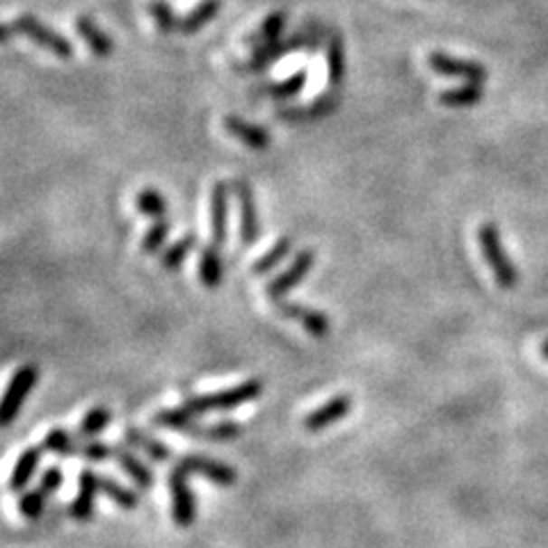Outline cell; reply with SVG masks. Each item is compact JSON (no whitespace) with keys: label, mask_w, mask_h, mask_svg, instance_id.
<instances>
[{"label":"cell","mask_w":548,"mask_h":548,"mask_svg":"<svg viewBox=\"0 0 548 548\" xmlns=\"http://www.w3.org/2000/svg\"><path fill=\"white\" fill-rule=\"evenodd\" d=\"M477 241H480L482 256H485L487 265L494 272V279L498 281L500 288H515L519 284V269L512 263L510 256H507L505 247L500 242V231L498 226L485 222L477 231Z\"/></svg>","instance_id":"cell-1"},{"label":"cell","mask_w":548,"mask_h":548,"mask_svg":"<svg viewBox=\"0 0 548 548\" xmlns=\"http://www.w3.org/2000/svg\"><path fill=\"white\" fill-rule=\"evenodd\" d=\"M263 393V382L260 380H247L242 384L224 389L220 393L211 395H197L190 398L183 407L193 411V414H206V411H231V409L242 407V404L251 402Z\"/></svg>","instance_id":"cell-2"},{"label":"cell","mask_w":548,"mask_h":548,"mask_svg":"<svg viewBox=\"0 0 548 548\" xmlns=\"http://www.w3.org/2000/svg\"><path fill=\"white\" fill-rule=\"evenodd\" d=\"M37 380H39V371L37 365L33 364L21 365L19 371L12 375L5 393L0 398V428H10V425L14 423V419L19 416L21 407H24L25 398H28L30 391L34 389Z\"/></svg>","instance_id":"cell-3"},{"label":"cell","mask_w":548,"mask_h":548,"mask_svg":"<svg viewBox=\"0 0 548 548\" xmlns=\"http://www.w3.org/2000/svg\"><path fill=\"white\" fill-rule=\"evenodd\" d=\"M12 28L16 30L19 34L28 37L30 42L46 49L49 53H53L55 58L60 60H69L73 58V46L67 37H62L60 33H55L53 28H49L46 24L37 19L33 14H19L14 21H12Z\"/></svg>","instance_id":"cell-4"},{"label":"cell","mask_w":548,"mask_h":548,"mask_svg":"<svg viewBox=\"0 0 548 548\" xmlns=\"http://www.w3.org/2000/svg\"><path fill=\"white\" fill-rule=\"evenodd\" d=\"M169 491H172V516L174 524L181 528H188L197 519V505H194V496L188 485V473L181 467H174L169 473Z\"/></svg>","instance_id":"cell-5"},{"label":"cell","mask_w":548,"mask_h":548,"mask_svg":"<svg viewBox=\"0 0 548 548\" xmlns=\"http://www.w3.org/2000/svg\"><path fill=\"white\" fill-rule=\"evenodd\" d=\"M316 265V251L313 250H304L299 251L298 256L293 259V263L279 274V277H274L272 281L268 284L265 293H268L269 299H281L290 288H295L298 284H302L304 277L313 269Z\"/></svg>","instance_id":"cell-6"},{"label":"cell","mask_w":548,"mask_h":548,"mask_svg":"<svg viewBox=\"0 0 548 548\" xmlns=\"http://www.w3.org/2000/svg\"><path fill=\"white\" fill-rule=\"evenodd\" d=\"M428 64L439 76L462 78V80L480 82V85L487 80V69L482 64L471 62V60H457L452 55L441 53V51H432L428 55Z\"/></svg>","instance_id":"cell-7"},{"label":"cell","mask_w":548,"mask_h":548,"mask_svg":"<svg viewBox=\"0 0 548 548\" xmlns=\"http://www.w3.org/2000/svg\"><path fill=\"white\" fill-rule=\"evenodd\" d=\"M178 467L188 473V476L190 473H193V476H202L220 487H231V485H236V480H238V473L233 471L229 464L215 462V459H211V457H203V455L181 457V459H178Z\"/></svg>","instance_id":"cell-8"},{"label":"cell","mask_w":548,"mask_h":548,"mask_svg":"<svg viewBox=\"0 0 548 548\" xmlns=\"http://www.w3.org/2000/svg\"><path fill=\"white\" fill-rule=\"evenodd\" d=\"M236 194L238 203H241V241L245 247H251L260 238V222L254 193H251L250 183L245 178L236 181Z\"/></svg>","instance_id":"cell-9"},{"label":"cell","mask_w":548,"mask_h":548,"mask_svg":"<svg viewBox=\"0 0 548 548\" xmlns=\"http://www.w3.org/2000/svg\"><path fill=\"white\" fill-rule=\"evenodd\" d=\"M277 311L284 317L290 320H298L313 338H327L332 332V323L325 313L316 311V308H307L302 304H290V302H279L277 304Z\"/></svg>","instance_id":"cell-10"},{"label":"cell","mask_w":548,"mask_h":548,"mask_svg":"<svg viewBox=\"0 0 548 548\" xmlns=\"http://www.w3.org/2000/svg\"><path fill=\"white\" fill-rule=\"evenodd\" d=\"M352 411V398L350 395H336L329 402H325L323 407H317L316 411L304 419V430L308 432H320V430L329 428V425L338 423L341 419H345Z\"/></svg>","instance_id":"cell-11"},{"label":"cell","mask_w":548,"mask_h":548,"mask_svg":"<svg viewBox=\"0 0 548 548\" xmlns=\"http://www.w3.org/2000/svg\"><path fill=\"white\" fill-rule=\"evenodd\" d=\"M226 220H229V188L224 181H217L211 194V233L215 247L226 242Z\"/></svg>","instance_id":"cell-12"},{"label":"cell","mask_w":548,"mask_h":548,"mask_svg":"<svg viewBox=\"0 0 548 548\" xmlns=\"http://www.w3.org/2000/svg\"><path fill=\"white\" fill-rule=\"evenodd\" d=\"M99 494V476L94 471L80 473V494L69 505V516L73 521H90L94 516V500Z\"/></svg>","instance_id":"cell-13"},{"label":"cell","mask_w":548,"mask_h":548,"mask_svg":"<svg viewBox=\"0 0 548 548\" xmlns=\"http://www.w3.org/2000/svg\"><path fill=\"white\" fill-rule=\"evenodd\" d=\"M76 33L80 34L82 42L90 46L91 53H97V58H110L112 51H115V42H112V39L99 28L97 21L90 19V16H76Z\"/></svg>","instance_id":"cell-14"},{"label":"cell","mask_w":548,"mask_h":548,"mask_svg":"<svg viewBox=\"0 0 548 548\" xmlns=\"http://www.w3.org/2000/svg\"><path fill=\"white\" fill-rule=\"evenodd\" d=\"M224 128L254 151H265L269 146V142H272L268 130L260 128V126L250 124V121L241 119V117H226Z\"/></svg>","instance_id":"cell-15"},{"label":"cell","mask_w":548,"mask_h":548,"mask_svg":"<svg viewBox=\"0 0 548 548\" xmlns=\"http://www.w3.org/2000/svg\"><path fill=\"white\" fill-rule=\"evenodd\" d=\"M154 425H158V428L176 430V432L194 434V437H199V432H202V425H197L194 414L193 411H188L185 407L165 409V411H158V414L154 416Z\"/></svg>","instance_id":"cell-16"},{"label":"cell","mask_w":548,"mask_h":548,"mask_svg":"<svg viewBox=\"0 0 548 548\" xmlns=\"http://www.w3.org/2000/svg\"><path fill=\"white\" fill-rule=\"evenodd\" d=\"M112 459H117V464L133 477V482L137 487L149 489V487L154 485V473H151V468L142 462L140 457H135L133 452L124 450V448H112Z\"/></svg>","instance_id":"cell-17"},{"label":"cell","mask_w":548,"mask_h":548,"mask_svg":"<svg viewBox=\"0 0 548 548\" xmlns=\"http://www.w3.org/2000/svg\"><path fill=\"white\" fill-rule=\"evenodd\" d=\"M42 450L43 448H28V450L21 452L14 468H12V477H10L12 491H24L25 487H28V482L33 480L34 471H37L39 462H42Z\"/></svg>","instance_id":"cell-18"},{"label":"cell","mask_w":548,"mask_h":548,"mask_svg":"<svg viewBox=\"0 0 548 548\" xmlns=\"http://www.w3.org/2000/svg\"><path fill=\"white\" fill-rule=\"evenodd\" d=\"M220 10H222V0H202L188 16L178 19L176 33H185V34L199 33V30L206 28V25L215 19Z\"/></svg>","instance_id":"cell-19"},{"label":"cell","mask_w":548,"mask_h":548,"mask_svg":"<svg viewBox=\"0 0 548 548\" xmlns=\"http://www.w3.org/2000/svg\"><path fill=\"white\" fill-rule=\"evenodd\" d=\"M222 274H224V263H222L220 247L211 245L202 250V259H199V279L208 288H217L222 284Z\"/></svg>","instance_id":"cell-20"},{"label":"cell","mask_w":548,"mask_h":548,"mask_svg":"<svg viewBox=\"0 0 548 548\" xmlns=\"http://www.w3.org/2000/svg\"><path fill=\"white\" fill-rule=\"evenodd\" d=\"M124 439H126V443H128V446H133V448H137V450L146 452V457H151V459H156V462H167L169 457H172V452H169V448L165 446V443L156 441L154 437L140 432V430L126 428L124 430Z\"/></svg>","instance_id":"cell-21"},{"label":"cell","mask_w":548,"mask_h":548,"mask_svg":"<svg viewBox=\"0 0 548 548\" xmlns=\"http://www.w3.org/2000/svg\"><path fill=\"white\" fill-rule=\"evenodd\" d=\"M485 97V91H482L480 82H467L462 87H450V90H443L439 101L443 106L450 108H467V106H476V103L482 101Z\"/></svg>","instance_id":"cell-22"},{"label":"cell","mask_w":548,"mask_h":548,"mask_svg":"<svg viewBox=\"0 0 548 548\" xmlns=\"http://www.w3.org/2000/svg\"><path fill=\"white\" fill-rule=\"evenodd\" d=\"M298 46H302V39H290V42L281 43H272V46H265V49H256L254 53H251V60L245 64V71H259V69L268 67L269 62H274V60L284 58L286 53H288L290 49H298Z\"/></svg>","instance_id":"cell-23"},{"label":"cell","mask_w":548,"mask_h":548,"mask_svg":"<svg viewBox=\"0 0 548 548\" xmlns=\"http://www.w3.org/2000/svg\"><path fill=\"white\" fill-rule=\"evenodd\" d=\"M290 251H293V238H288V236L279 238V241L274 242V245L269 247V250L265 251V254L260 256L254 265H251V272H254L256 277H263V274L272 272V269L277 268V265H279L281 260L290 254Z\"/></svg>","instance_id":"cell-24"},{"label":"cell","mask_w":548,"mask_h":548,"mask_svg":"<svg viewBox=\"0 0 548 548\" xmlns=\"http://www.w3.org/2000/svg\"><path fill=\"white\" fill-rule=\"evenodd\" d=\"M284 25H286L284 12H274V14H269L268 19L263 21V25L259 28V33L250 39V43H254V51L265 49V46H272V43L279 42L281 33H284Z\"/></svg>","instance_id":"cell-25"},{"label":"cell","mask_w":548,"mask_h":548,"mask_svg":"<svg viewBox=\"0 0 548 548\" xmlns=\"http://www.w3.org/2000/svg\"><path fill=\"white\" fill-rule=\"evenodd\" d=\"M345 76V51L338 34H334L327 43V78L334 87H338Z\"/></svg>","instance_id":"cell-26"},{"label":"cell","mask_w":548,"mask_h":548,"mask_svg":"<svg viewBox=\"0 0 548 548\" xmlns=\"http://www.w3.org/2000/svg\"><path fill=\"white\" fill-rule=\"evenodd\" d=\"M194 245H197V236H194V233H185V236L178 238L172 247L165 250V254L160 256V265H163L165 269H176L183 260L188 259V254L194 250Z\"/></svg>","instance_id":"cell-27"},{"label":"cell","mask_w":548,"mask_h":548,"mask_svg":"<svg viewBox=\"0 0 548 548\" xmlns=\"http://www.w3.org/2000/svg\"><path fill=\"white\" fill-rule=\"evenodd\" d=\"M99 491L106 494L108 498L115 500L117 505L124 507V510H135V507H137V494H133L130 489L121 487L119 482L110 480V477L99 476Z\"/></svg>","instance_id":"cell-28"},{"label":"cell","mask_w":548,"mask_h":548,"mask_svg":"<svg viewBox=\"0 0 548 548\" xmlns=\"http://www.w3.org/2000/svg\"><path fill=\"white\" fill-rule=\"evenodd\" d=\"M135 206H137V211H140L142 215L156 217V220H163L165 213H167V202H165L163 194H160L158 190H149V188L142 190V193L137 194Z\"/></svg>","instance_id":"cell-29"},{"label":"cell","mask_w":548,"mask_h":548,"mask_svg":"<svg viewBox=\"0 0 548 548\" xmlns=\"http://www.w3.org/2000/svg\"><path fill=\"white\" fill-rule=\"evenodd\" d=\"M304 85H307V73L298 71L295 76L286 78L284 82H277V85H268L263 87V94L265 97H272V99H290V97H298L299 91L304 90Z\"/></svg>","instance_id":"cell-30"},{"label":"cell","mask_w":548,"mask_h":548,"mask_svg":"<svg viewBox=\"0 0 548 548\" xmlns=\"http://www.w3.org/2000/svg\"><path fill=\"white\" fill-rule=\"evenodd\" d=\"M110 420H112L110 409L94 407L90 409L85 414V419L80 420V430H78V432H80V437H94V434L103 432V430L110 425Z\"/></svg>","instance_id":"cell-31"},{"label":"cell","mask_w":548,"mask_h":548,"mask_svg":"<svg viewBox=\"0 0 548 548\" xmlns=\"http://www.w3.org/2000/svg\"><path fill=\"white\" fill-rule=\"evenodd\" d=\"M334 106H336V97H325L320 99V101H316L313 106L308 108H299V110H290V108H286V110H281L279 115L284 117V119H317V117H325L327 112L334 110Z\"/></svg>","instance_id":"cell-32"},{"label":"cell","mask_w":548,"mask_h":548,"mask_svg":"<svg viewBox=\"0 0 548 548\" xmlns=\"http://www.w3.org/2000/svg\"><path fill=\"white\" fill-rule=\"evenodd\" d=\"M43 450H51V452H58V455L64 457H71L78 455V446L76 441L71 439V434L67 432V430H51L49 434H46V439H43Z\"/></svg>","instance_id":"cell-33"},{"label":"cell","mask_w":548,"mask_h":548,"mask_svg":"<svg viewBox=\"0 0 548 548\" xmlns=\"http://www.w3.org/2000/svg\"><path fill=\"white\" fill-rule=\"evenodd\" d=\"M241 434H242L241 425L231 423V420H224V423L208 425V428H203L202 425L199 437L206 439V441H233V439H238Z\"/></svg>","instance_id":"cell-34"},{"label":"cell","mask_w":548,"mask_h":548,"mask_svg":"<svg viewBox=\"0 0 548 548\" xmlns=\"http://www.w3.org/2000/svg\"><path fill=\"white\" fill-rule=\"evenodd\" d=\"M149 14L163 33H176L178 30V16L174 14L172 7H169L167 3H163V0L149 3Z\"/></svg>","instance_id":"cell-35"},{"label":"cell","mask_w":548,"mask_h":548,"mask_svg":"<svg viewBox=\"0 0 548 548\" xmlns=\"http://www.w3.org/2000/svg\"><path fill=\"white\" fill-rule=\"evenodd\" d=\"M46 498H49V496L42 494L39 489L25 491L19 500L21 515H24L25 519H39V516L43 515V507H46Z\"/></svg>","instance_id":"cell-36"},{"label":"cell","mask_w":548,"mask_h":548,"mask_svg":"<svg viewBox=\"0 0 548 548\" xmlns=\"http://www.w3.org/2000/svg\"><path fill=\"white\" fill-rule=\"evenodd\" d=\"M167 236H169V222L156 220V224L151 226L149 231H146V236L142 238V250L158 251L160 247L165 245V241H167Z\"/></svg>","instance_id":"cell-37"},{"label":"cell","mask_w":548,"mask_h":548,"mask_svg":"<svg viewBox=\"0 0 548 548\" xmlns=\"http://www.w3.org/2000/svg\"><path fill=\"white\" fill-rule=\"evenodd\" d=\"M78 455H80L82 459H87V462L99 464V462H106L108 457L112 455V448L101 441H91V439H87L82 446H78Z\"/></svg>","instance_id":"cell-38"},{"label":"cell","mask_w":548,"mask_h":548,"mask_svg":"<svg viewBox=\"0 0 548 548\" xmlns=\"http://www.w3.org/2000/svg\"><path fill=\"white\" fill-rule=\"evenodd\" d=\"M62 468L60 467H51L49 471H43V476H42V480H39V487L37 489L42 491V494H46V496H51V494H55V491L60 489V487H62Z\"/></svg>","instance_id":"cell-39"},{"label":"cell","mask_w":548,"mask_h":548,"mask_svg":"<svg viewBox=\"0 0 548 548\" xmlns=\"http://www.w3.org/2000/svg\"><path fill=\"white\" fill-rule=\"evenodd\" d=\"M16 30L7 24H0V43H10L14 39Z\"/></svg>","instance_id":"cell-40"},{"label":"cell","mask_w":548,"mask_h":548,"mask_svg":"<svg viewBox=\"0 0 548 548\" xmlns=\"http://www.w3.org/2000/svg\"><path fill=\"white\" fill-rule=\"evenodd\" d=\"M542 354L546 356V359H548V338H546V341L542 343Z\"/></svg>","instance_id":"cell-41"}]
</instances>
